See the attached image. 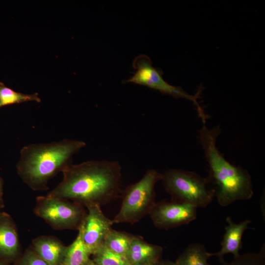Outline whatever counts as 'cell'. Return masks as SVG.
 <instances>
[{"instance_id": "10", "label": "cell", "mask_w": 265, "mask_h": 265, "mask_svg": "<svg viewBox=\"0 0 265 265\" xmlns=\"http://www.w3.org/2000/svg\"><path fill=\"white\" fill-rule=\"evenodd\" d=\"M226 221L228 224L225 226V233L221 242V249L216 253H210L211 257H218L221 264L224 263V256L226 254L232 253L234 258L238 256L242 248V237L244 231L249 228L252 221L246 219L238 223H235L231 218L227 216Z\"/></svg>"}, {"instance_id": "11", "label": "cell", "mask_w": 265, "mask_h": 265, "mask_svg": "<svg viewBox=\"0 0 265 265\" xmlns=\"http://www.w3.org/2000/svg\"><path fill=\"white\" fill-rule=\"evenodd\" d=\"M19 241L15 225L10 216L0 212V260L13 261L19 252Z\"/></svg>"}, {"instance_id": "20", "label": "cell", "mask_w": 265, "mask_h": 265, "mask_svg": "<svg viewBox=\"0 0 265 265\" xmlns=\"http://www.w3.org/2000/svg\"><path fill=\"white\" fill-rule=\"evenodd\" d=\"M16 265H49L34 250H27L18 261Z\"/></svg>"}, {"instance_id": "6", "label": "cell", "mask_w": 265, "mask_h": 265, "mask_svg": "<svg viewBox=\"0 0 265 265\" xmlns=\"http://www.w3.org/2000/svg\"><path fill=\"white\" fill-rule=\"evenodd\" d=\"M132 65L136 71L130 79L125 80L124 83L132 82L147 86L175 98L189 100L196 107L199 116L203 123H206V120L208 118V115L205 113L198 101L201 92V89H199L195 95H191L180 87L169 84L163 79L162 74L160 70L152 65L151 60L145 54H140L136 57Z\"/></svg>"}, {"instance_id": "25", "label": "cell", "mask_w": 265, "mask_h": 265, "mask_svg": "<svg viewBox=\"0 0 265 265\" xmlns=\"http://www.w3.org/2000/svg\"><path fill=\"white\" fill-rule=\"evenodd\" d=\"M6 262L0 260V265H7Z\"/></svg>"}, {"instance_id": "5", "label": "cell", "mask_w": 265, "mask_h": 265, "mask_svg": "<svg viewBox=\"0 0 265 265\" xmlns=\"http://www.w3.org/2000/svg\"><path fill=\"white\" fill-rule=\"evenodd\" d=\"M161 178L162 174L156 170L149 169L139 181L122 191V204L112 219L113 224H133L149 214L156 204L155 186Z\"/></svg>"}, {"instance_id": "18", "label": "cell", "mask_w": 265, "mask_h": 265, "mask_svg": "<svg viewBox=\"0 0 265 265\" xmlns=\"http://www.w3.org/2000/svg\"><path fill=\"white\" fill-rule=\"evenodd\" d=\"M93 256L92 260L100 265H131L127 257L112 252L104 245Z\"/></svg>"}, {"instance_id": "13", "label": "cell", "mask_w": 265, "mask_h": 265, "mask_svg": "<svg viewBox=\"0 0 265 265\" xmlns=\"http://www.w3.org/2000/svg\"><path fill=\"white\" fill-rule=\"evenodd\" d=\"M162 252L161 246L148 243L138 236L132 241L127 258L131 265L158 262L160 260Z\"/></svg>"}, {"instance_id": "3", "label": "cell", "mask_w": 265, "mask_h": 265, "mask_svg": "<svg viewBox=\"0 0 265 265\" xmlns=\"http://www.w3.org/2000/svg\"><path fill=\"white\" fill-rule=\"evenodd\" d=\"M221 132L219 125L209 129L203 124L199 139L209 166L208 177L213 186L218 204L226 207L238 200L251 198L254 194L248 171L229 162L217 149L216 143Z\"/></svg>"}, {"instance_id": "9", "label": "cell", "mask_w": 265, "mask_h": 265, "mask_svg": "<svg viewBox=\"0 0 265 265\" xmlns=\"http://www.w3.org/2000/svg\"><path fill=\"white\" fill-rule=\"evenodd\" d=\"M197 208L171 201L156 203L149 215L154 225L168 230L187 224L197 217Z\"/></svg>"}, {"instance_id": "23", "label": "cell", "mask_w": 265, "mask_h": 265, "mask_svg": "<svg viewBox=\"0 0 265 265\" xmlns=\"http://www.w3.org/2000/svg\"><path fill=\"white\" fill-rule=\"evenodd\" d=\"M159 262H147L143 264H139L137 265H158Z\"/></svg>"}, {"instance_id": "7", "label": "cell", "mask_w": 265, "mask_h": 265, "mask_svg": "<svg viewBox=\"0 0 265 265\" xmlns=\"http://www.w3.org/2000/svg\"><path fill=\"white\" fill-rule=\"evenodd\" d=\"M34 212L59 230H79L87 213L80 204L47 195L37 198Z\"/></svg>"}, {"instance_id": "8", "label": "cell", "mask_w": 265, "mask_h": 265, "mask_svg": "<svg viewBox=\"0 0 265 265\" xmlns=\"http://www.w3.org/2000/svg\"><path fill=\"white\" fill-rule=\"evenodd\" d=\"M86 208L87 212L81 225L82 240L90 255H93L104 245L113 223L104 214L100 205L91 204Z\"/></svg>"}, {"instance_id": "14", "label": "cell", "mask_w": 265, "mask_h": 265, "mask_svg": "<svg viewBox=\"0 0 265 265\" xmlns=\"http://www.w3.org/2000/svg\"><path fill=\"white\" fill-rule=\"evenodd\" d=\"M73 242L67 246L61 265H87L90 255L82 240L81 225Z\"/></svg>"}, {"instance_id": "1", "label": "cell", "mask_w": 265, "mask_h": 265, "mask_svg": "<svg viewBox=\"0 0 265 265\" xmlns=\"http://www.w3.org/2000/svg\"><path fill=\"white\" fill-rule=\"evenodd\" d=\"M62 173V181L47 196L86 207L101 206L121 194V167L117 161L88 160L71 164Z\"/></svg>"}, {"instance_id": "12", "label": "cell", "mask_w": 265, "mask_h": 265, "mask_svg": "<svg viewBox=\"0 0 265 265\" xmlns=\"http://www.w3.org/2000/svg\"><path fill=\"white\" fill-rule=\"evenodd\" d=\"M33 250L49 265H61L67 247L57 238L40 236L32 240Z\"/></svg>"}, {"instance_id": "16", "label": "cell", "mask_w": 265, "mask_h": 265, "mask_svg": "<svg viewBox=\"0 0 265 265\" xmlns=\"http://www.w3.org/2000/svg\"><path fill=\"white\" fill-rule=\"evenodd\" d=\"M210 254L200 243L189 244L176 261L177 265H211L208 260Z\"/></svg>"}, {"instance_id": "2", "label": "cell", "mask_w": 265, "mask_h": 265, "mask_svg": "<svg viewBox=\"0 0 265 265\" xmlns=\"http://www.w3.org/2000/svg\"><path fill=\"white\" fill-rule=\"evenodd\" d=\"M85 145L84 141L68 139L26 145L20 152L17 173L33 190H46L49 181L71 165L73 156Z\"/></svg>"}, {"instance_id": "24", "label": "cell", "mask_w": 265, "mask_h": 265, "mask_svg": "<svg viewBox=\"0 0 265 265\" xmlns=\"http://www.w3.org/2000/svg\"><path fill=\"white\" fill-rule=\"evenodd\" d=\"M87 265H100L95 263L93 260H90L89 261Z\"/></svg>"}, {"instance_id": "19", "label": "cell", "mask_w": 265, "mask_h": 265, "mask_svg": "<svg viewBox=\"0 0 265 265\" xmlns=\"http://www.w3.org/2000/svg\"><path fill=\"white\" fill-rule=\"evenodd\" d=\"M221 265H265V246L260 253H247L234 258L230 263L224 262Z\"/></svg>"}, {"instance_id": "4", "label": "cell", "mask_w": 265, "mask_h": 265, "mask_svg": "<svg viewBox=\"0 0 265 265\" xmlns=\"http://www.w3.org/2000/svg\"><path fill=\"white\" fill-rule=\"evenodd\" d=\"M161 181L174 202L197 208H205L212 202L215 195L209 178L192 171L168 169L162 174Z\"/></svg>"}, {"instance_id": "17", "label": "cell", "mask_w": 265, "mask_h": 265, "mask_svg": "<svg viewBox=\"0 0 265 265\" xmlns=\"http://www.w3.org/2000/svg\"><path fill=\"white\" fill-rule=\"evenodd\" d=\"M27 101L40 102L41 100L37 93L25 94L17 92L0 82V107Z\"/></svg>"}, {"instance_id": "22", "label": "cell", "mask_w": 265, "mask_h": 265, "mask_svg": "<svg viewBox=\"0 0 265 265\" xmlns=\"http://www.w3.org/2000/svg\"><path fill=\"white\" fill-rule=\"evenodd\" d=\"M158 265H177L175 262H173L169 261H161V260L159 262Z\"/></svg>"}, {"instance_id": "21", "label": "cell", "mask_w": 265, "mask_h": 265, "mask_svg": "<svg viewBox=\"0 0 265 265\" xmlns=\"http://www.w3.org/2000/svg\"><path fill=\"white\" fill-rule=\"evenodd\" d=\"M3 181L0 177V209L3 208L4 207V203L3 200Z\"/></svg>"}, {"instance_id": "15", "label": "cell", "mask_w": 265, "mask_h": 265, "mask_svg": "<svg viewBox=\"0 0 265 265\" xmlns=\"http://www.w3.org/2000/svg\"><path fill=\"white\" fill-rule=\"evenodd\" d=\"M137 236L112 228L106 235L104 245L112 252L127 257L132 241Z\"/></svg>"}]
</instances>
